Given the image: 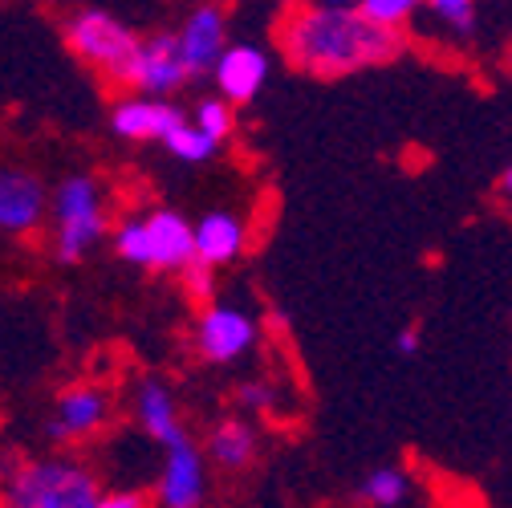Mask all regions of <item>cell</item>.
<instances>
[{"label": "cell", "instance_id": "d6986e66", "mask_svg": "<svg viewBox=\"0 0 512 508\" xmlns=\"http://www.w3.org/2000/svg\"><path fill=\"white\" fill-rule=\"evenodd\" d=\"M196 118L204 131L216 139V143H228L232 135H236V102H228L224 94H216V98H204L200 106H196Z\"/></svg>", "mask_w": 512, "mask_h": 508}, {"label": "cell", "instance_id": "cb8c5ba5", "mask_svg": "<svg viewBox=\"0 0 512 508\" xmlns=\"http://www.w3.org/2000/svg\"><path fill=\"white\" fill-rule=\"evenodd\" d=\"M155 496H143V492H106L102 496V508H147Z\"/></svg>", "mask_w": 512, "mask_h": 508}, {"label": "cell", "instance_id": "4fadbf2b", "mask_svg": "<svg viewBox=\"0 0 512 508\" xmlns=\"http://www.w3.org/2000/svg\"><path fill=\"white\" fill-rule=\"evenodd\" d=\"M269 53L265 49H256V45H228L224 57L216 61V70H212V82H216V94H224L228 102L244 106L252 102L256 94L265 90L269 82Z\"/></svg>", "mask_w": 512, "mask_h": 508}, {"label": "cell", "instance_id": "7a4b0ae2", "mask_svg": "<svg viewBox=\"0 0 512 508\" xmlns=\"http://www.w3.org/2000/svg\"><path fill=\"white\" fill-rule=\"evenodd\" d=\"M102 480L74 456H13L0 464V504L9 508H102Z\"/></svg>", "mask_w": 512, "mask_h": 508}, {"label": "cell", "instance_id": "6da1fadb", "mask_svg": "<svg viewBox=\"0 0 512 508\" xmlns=\"http://www.w3.org/2000/svg\"><path fill=\"white\" fill-rule=\"evenodd\" d=\"M277 49L293 70L313 78H346L399 57L403 37L395 25H382L362 5H326L301 0L289 5L277 25Z\"/></svg>", "mask_w": 512, "mask_h": 508}, {"label": "cell", "instance_id": "7402d4cb", "mask_svg": "<svg viewBox=\"0 0 512 508\" xmlns=\"http://www.w3.org/2000/svg\"><path fill=\"white\" fill-rule=\"evenodd\" d=\"M183 281H187L191 297H196V301H208V297H212V289H216V269H212V265H204V261H191V265L183 269Z\"/></svg>", "mask_w": 512, "mask_h": 508}, {"label": "cell", "instance_id": "ffe728a7", "mask_svg": "<svg viewBox=\"0 0 512 508\" xmlns=\"http://www.w3.org/2000/svg\"><path fill=\"white\" fill-rule=\"evenodd\" d=\"M435 25H443L452 37H468L476 25V0H427L423 5Z\"/></svg>", "mask_w": 512, "mask_h": 508}, {"label": "cell", "instance_id": "9a60e30c", "mask_svg": "<svg viewBox=\"0 0 512 508\" xmlns=\"http://www.w3.org/2000/svg\"><path fill=\"white\" fill-rule=\"evenodd\" d=\"M244 244H248V224L236 212H204L196 220V261L224 269L240 261Z\"/></svg>", "mask_w": 512, "mask_h": 508}, {"label": "cell", "instance_id": "8fae6325", "mask_svg": "<svg viewBox=\"0 0 512 508\" xmlns=\"http://www.w3.org/2000/svg\"><path fill=\"white\" fill-rule=\"evenodd\" d=\"M175 33H179L187 66H191V78H212L216 61L232 45L228 41V13H224L220 0H200V5L183 17V25Z\"/></svg>", "mask_w": 512, "mask_h": 508}, {"label": "cell", "instance_id": "2e32d148", "mask_svg": "<svg viewBox=\"0 0 512 508\" xmlns=\"http://www.w3.org/2000/svg\"><path fill=\"white\" fill-rule=\"evenodd\" d=\"M204 452H208L212 468H220V472H244L256 460V435L240 419H220L208 431V439H204Z\"/></svg>", "mask_w": 512, "mask_h": 508}, {"label": "cell", "instance_id": "7c38bea8", "mask_svg": "<svg viewBox=\"0 0 512 508\" xmlns=\"http://www.w3.org/2000/svg\"><path fill=\"white\" fill-rule=\"evenodd\" d=\"M187 114L163 98H151V94H135L131 98H118L114 110H110V131L126 143H163L175 126L183 122Z\"/></svg>", "mask_w": 512, "mask_h": 508}, {"label": "cell", "instance_id": "603a6c76", "mask_svg": "<svg viewBox=\"0 0 512 508\" xmlns=\"http://www.w3.org/2000/svg\"><path fill=\"white\" fill-rule=\"evenodd\" d=\"M273 403H277V395H273L269 383H244V387H240V407H248V411H256V415L273 411Z\"/></svg>", "mask_w": 512, "mask_h": 508}, {"label": "cell", "instance_id": "52a82bcc", "mask_svg": "<svg viewBox=\"0 0 512 508\" xmlns=\"http://www.w3.org/2000/svg\"><path fill=\"white\" fill-rule=\"evenodd\" d=\"M114 415V403H110V391L98 387V383H78V387H66L57 399H53V411H49V423H45V435L61 448L70 443H82V439H94L106 431Z\"/></svg>", "mask_w": 512, "mask_h": 508}, {"label": "cell", "instance_id": "30bf717a", "mask_svg": "<svg viewBox=\"0 0 512 508\" xmlns=\"http://www.w3.org/2000/svg\"><path fill=\"white\" fill-rule=\"evenodd\" d=\"M256 346V317L240 305H208L196 317V354L212 366H232Z\"/></svg>", "mask_w": 512, "mask_h": 508}, {"label": "cell", "instance_id": "9c48e42d", "mask_svg": "<svg viewBox=\"0 0 512 508\" xmlns=\"http://www.w3.org/2000/svg\"><path fill=\"white\" fill-rule=\"evenodd\" d=\"M53 192L25 167H0V240H25L49 224Z\"/></svg>", "mask_w": 512, "mask_h": 508}, {"label": "cell", "instance_id": "4316f807", "mask_svg": "<svg viewBox=\"0 0 512 508\" xmlns=\"http://www.w3.org/2000/svg\"><path fill=\"white\" fill-rule=\"evenodd\" d=\"M326 5H362V0H326Z\"/></svg>", "mask_w": 512, "mask_h": 508}, {"label": "cell", "instance_id": "44dd1931", "mask_svg": "<svg viewBox=\"0 0 512 508\" xmlns=\"http://www.w3.org/2000/svg\"><path fill=\"white\" fill-rule=\"evenodd\" d=\"M427 5V0H362V9L370 13V17H378L382 25H407L419 9Z\"/></svg>", "mask_w": 512, "mask_h": 508}, {"label": "cell", "instance_id": "e0dca14e", "mask_svg": "<svg viewBox=\"0 0 512 508\" xmlns=\"http://www.w3.org/2000/svg\"><path fill=\"white\" fill-rule=\"evenodd\" d=\"M163 147H167L179 163L200 167V163H212V159H216V151H220L224 143H216L196 118H183V122L175 126V131L163 139Z\"/></svg>", "mask_w": 512, "mask_h": 508}, {"label": "cell", "instance_id": "5bb4252c", "mask_svg": "<svg viewBox=\"0 0 512 508\" xmlns=\"http://www.w3.org/2000/svg\"><path fill=\"white\" fill-rule=\"evenodd\" d=\"M135 423L151 443H159V448H171V443H179L187 435L183 415H179V399L163 378H143L135 387Z\"/></svg>", "mask_w": 512, "mask_h": 508}, {"label": "cell", "instance_id": "8992f818", "mask_svg": "<svg viewBox=\"0 0 512 508\" xmlns=\"http://www.w3.org/2000/svg\"><path fill=\"white\" fill-rule=\"evenodd\" d=\"M191 82V66L183 57L179 33H151L139 41V53L131 61V74H126L122 90L135 94H151V98H171Z\"/></svg>", "mask_w": 512, "mask_h": 508}, {"label": "cell", "instance_id": "5b68a950", "mask_svg": "<svg viewBox=\"0 0 512 508\" xmlns=\"http://www.w3.org/2000/svg\"><path fill=\"white\" fill-rule=\"evenodd\" d=\"M139 33L118 21L114 13L106 9H78L70 21H66V45L70 53L90 66L94 74L110 78L114 86H126V74H131V61L139 53Z\"/></svg>", "mask_w": 512, "mask_h": 508}, {"label": "cell", "instance_id": "484cf974", "mask_svg": "<svg viewBox=\"0 0 512 508\" xmlns=\"http://www.w3.org/2000/svg\"><path fill=\"white\" fill-rule=\"evenodd\" d=\"M500 192H504V200H512V167H508L504 179H500Z\"/></svg>", "mask_w": 512, "mask_h": 508}, {"label": "cell", "instance_id": "ac0fdd59", "mask_svg": "<svg viewBox=\"0 0 512 508\" xmlns=\"http://www.w3.org/2000/svg\"><path fill=\"white\" fill-rule=\"evenodd\" d=\"M362 496L378 508H395V504H407L411 500V476L403 468H374L366 480H362Z\"/></svg>", "mask_w": 512, "mask_h": 508}, {"label": "cell", "instance_id": "d4e9b609", "mask_svg": "<svg viewBox=\"0 0 512 508\" xmlns=\"http://www.w3.org/2000/svg\"><path fill=\"white\" fill-rule=\"evenodd\" d=\"M399 350H403V354H415V350H419V334H415V330H403V334H399Z\"/></svg>", "mask_w": 512, "mask_h": 508}, {"label": "cell", "instance_id": "3957f363", "mask_svg": "<svg viewBox=\"0 0 512 508\" xmlns=\"http://www.w3.org/2000/svg\"><path fill=\"white\" fill-rule=\"evenodd\" d=\"M106 183L98 175H66L53 187L49 200V240L57 265H82L90 252L114 232L110 228V204Z\"/></svg>", "mask_w": 512, "mask_h": 508}, {"label": "cell", "instance_id": "ba28073f", "mask_svg": "<svg viewBox=\"0 0 512 508\" xmlns=\"http://www.w3.org/2000/svg\"><path fill=\"white\" fill-rule=\"evenodd\" d=\"M208 452L187 435L163 448L159 476H155V504L163 508H200L208 500Z\"/></svg>", "mask_w": 512, "mask_h": 508}, {"label": "cell", "instance_id": "277c9868", "mask_svg": "<svg viewBox=\"0 0 512 508\" xmlns=\"http://www.w3.org/2000/svg\"><path fill=\"white\" fill-rule=\"evenodd\" d=\"M118 261L147 273H183L196 261V220L179 216L175 208L131 212L114 224Z\"/></svg>", "mask_w": 512, "mask_h": 508}, {"label": "cell", "instance_id": "83f0119b", "mask_svg": "<svg viewBox=\"0 0 512 508\" xmlns=\"http://www.w3.org/2000/svg\"><path fill=\"white\" fill-rule=\"evenodd\" d=\"M285 5H301V0H285Z\"/></svg>", "mask_w": 512, "mask_h": 508}]
</instances>
